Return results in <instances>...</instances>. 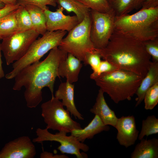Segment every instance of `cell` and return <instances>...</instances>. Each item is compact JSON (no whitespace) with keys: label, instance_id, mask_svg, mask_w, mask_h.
<instances>
[{"label":"cell","instance_id":"cell-34","mask_svg":"<svg viewBox=\"0 0 158 158\" xmlns=\"http://www.w3.org/2000/svg\"><path fill=\"white\" fill-rule=\"evenodd\" d=\"M41 158H68V157L64 154L54 155L51 153L46 151L43 152L40 155Z\"/></svg>","mask_w":158,"mask_h":158},{"label":"cell","instance_id":"cell-1","mask_svg":"<svg viewBox=\"0 0 158 158\" xmlns=\"http://www.w3.org/2000/svg\"><path fill=\"white\" fill-rule=\"evenodd\" d=\"M68 53L58 47L51 49L46 58L38 61L21 70L14 78L13 90L19 91L24 87V97L26 105L36 107L42 99V90L49 88L53 96L54 85L58 77L59 65L67 58Z\"/></svg>","mask_w":158,"mask_h":158},{"label":"cell","instance_id":"cell-25","mask_svg":"<svg viewBox=\"0 0 158 158\" xmlns=\"http://www.w3.org/2000/svg\"><path fill=\"white\" fill-rule=\"evenodd\" d=\"M158 133V119L154 115L148 116L142 120V128L138 138L140 140L146 136L156 134Z\"/></svg>","mask_w":158,"mask_h":158},{"label":"cell","instance_id":"cell-18","mask_svg":"<svg viewBox=\"0 0 158 158\" xmlns=\"http://www.w3.org/2000/svg\"><path fill=\"white\" fill-rule=\"evenodd\" d=\"M157 83L158 62L151 61L147 73L142 79L135 93L137 96L135 99V107L138 106L143 100L147 91Z\"/></svg>","mask_w":158,"mask_h":158},{"label":"cell","instance_id":"cell-36","mask_svg":"<svg viewBox=\"0 0 158 158\" xmlns=\"http://www.w3.org/2000/svg\"><path fill=\"white\" fill-rule=\"evenodd\" d=\"M0 1L5 5L15 4H17V0H0Z\"/></svg>","mask_w":158,"mask_h":158},{"label":"cell","instance_id":"cell-3","mask_svg":"<svg viewBox=\"0 0 158 158\" xmlns=\"http://www.w3.org/2000/svg\"><path fill=\"white\" fill-rule=\"evenodd\" d=\"M144 77L133 72L118 69L104 73L94 79L97 85L116 103L130 100Z\"/></svg>","mask_w":158,"mask_h":158},{"label":"cell","instance_id":"cell-13","mask_svg":"<svg viewBox=\"0 0 158 158\" xmlns=\"http://www.w3.org/2000/svg\"><path fill=\"white\" fill-rule=\"evenodd\" d=\"M115 128L117 130L116 138L120 145L128 148L134 144L138 138L139 131L137 129L133 115L118 118Z\"/></svg>","mask_w":158,"mask_h":158},{"label":"cell","instance_id":"cell-22","mask_svg":"<svg viewBox=\"0 0 158 158\" xmlns=\"http://www.w3.org/2000/svg\"><path fill=\"white\" fill-rule=\"evenodd\" d=\"M59 6L63 8L67 12L74 13L79 23L85 17L90 14V9L77 0H56Z\"/></svg>","mask_w":158,"mask_h":158},{"label":"cell","instance_id":"cell-20","mask_svg":"<svg viewBox=\"0 0 158 158\" xmlns=\"http://www.w3.org/2000/svg\"><path fill=\"white\" fill-rule=\"evenodd\" d=\"M145 0H107L115 16L126 14L134 10L141 8Z\"/></svg>","mask_w":158,"mask_h":158},{"label":"cell","instance_id":"cell-27","mask_svg":"<svg viewBox=\"0 0 158 158\" xmlns=\"http://www.w3.org/2000/svg\"><path fill=\"white\" fill-rule=\"evenodd\" d=\"M145 109H153L158 103V83L150 87L146 92L144 98Z\"/></svg>","mask_w":158,"mask_h":158},{"label":"cell","instance_id":"cell-19","mask_svg":"<svg viewBox=\"0 0 158 158\" xmlns=\"http://www.w3.org/2000/svg\"><path fill=\"white\" fill-rule=\"evenodd\" d=\"M135 146L131 154V158H158V139L143 138Z\"/></svg>","mask_w":158,"mask_h":158},{"label":"cell","instance_id":"cell-12","mask_svg":"<svg viewBox=\"0 0 158 158\" xmlns=\"http://www.w3.org/2000/svg\"><path fill=\"white\" fill-rule=\"evenodd\" d=\"M64 10L59 6L55 11H51L48 8L44 10L47 31L60 30L68 32L79 23L76 16L65 15L63 13Z\"/></svg>","mask_w":158,"mask_h":158},{"label":"cell","instance_id":"cell-33","mask_svg":"<svg viewBox=\"0 0 158 158\" xmlns=\"http://www.w3.org/2000/svg\"><path fill=\"white\" fill-rule=\"evenodd\" d=\"M158 7V0H145L141 9H148Z\"/></svg>","mask_w":158,"mask_h":158},{"label":"cell","instance_id":"cell-11","mask_svg":"<svg viewBox=\"0 0 158 158\" xmlns=\"http://www.w3.org/2000/svg\"><path fill=\"white\" fill-rule=\"evenodd\" d=\"M29 137H20L6 143L0 151V158H33L35 146Z\"/></svg>","mask_w":158,"mask_h":158},{"label":"cell","instance_id":"cell-15","mask_svg":"<svg viewBox=\"0 0 158 158\" xmlns=\"http://www.w3.org/2000/svg\"><path fill=\"white\" fill-rule=\"evenodd\" d=\"M81 61L72 54L68 53L66 59L59 65V77H65L66 81L71 84L77 82L82 67Z\"/></svg>","mask_w":158,"mask_h":158},{"label":"cell","instance_id":"cell-32","mask_svg":"<svg viewBox=\"0 0 158 158\" xmlns=\"http://www.w3.org/2000/svg\"><path fill=\"white\" fill-rule=\"evenodd\" d=\"M19 6L17 4L6 5L4 8L0 9V19L17 9Z\"/></svg>","mask_w":158,"mask_h":158},{"label":"cell","instance_id":"cell-30","mask_svg":"<svg viewBox=\"0 0 158 158\" xmlns=\"http://www.w3.org/2000/svg\"><path fill=\"white\" fill-rule=\"evenodd\" d=\"M101 58L100 55L95 49L94 51L86 54L83 62L85 65H90L94 72L98 68L101 61Z\"/></svg>","mask_w":158,"mask_h":158},{"label":"cell","instance_id":"cell-17","mask_svg":"<svg viewBox=\"0 0 158 158\" xmlns=\"http://www.w3.org/2000/svg\"><path fill=\"white\" fill-rule=\"evenodd\" d=\"M110 129L109 125H105L98 116L95 115L84 128L74 130L71 133L79 141L84 142L86 139H91L95 135L103 131H108Z\"/></svg>","mask_w":158,"mask_h":158},{"label":"cell","instance_id":"cell-24","mask_svg":"<svg viewBox=\"0 0 158 158\" xmlns=\"http://www.w3.org/2000/svg\"><path fill=\"white\" fill-rule=\"evenodd\" d=\"M17 29L16 32L32 29V23L29 13L23 6H20L16 14Z\"/></svg>","mask_w":158,"mask_h":158},{"label":"cell","instance_id":"cell-35","mask_svg":"<svg viewBox=\"0 0 158 158\" xmlns=\"http://www.w3.org/2000/svg\"><path fill=\"white\" fill-rule=\"evenodd\" d=\"M1 44L0 43V79L2 78L5 76L4 73L2 66L3 62L1 59Z\"/></svg>","mask_w":158,"mask_h":158},{"label":"cell","instance_id":"cell-38","mask_svg":"<svg viewBox=\"0 0 158 158\" xmlns=\"http://www.w3.org/2000/svg\"><path fill=\"white\" fill-rule=\"evenodd\" d=\"M0 40H2V38L0 36Z\"/></svg>","mask_w":158,"mask_h":158},{"label":"cell","instance_id":"cell-6","mask_svg":"<svg viewBox=\"0 0 158 158\" xmlns=\"http://www.w3.org/2000/svg\"><path fill=\"white\" fill-rule=\"evenodd\" d=\"M91 23L90 14L68 32L58 48L83 62L87 53L95 50L90 37Z\"/></svg>","mask_w":158,"mask_h":158},{"label":"cell","instance_id":"cell-37","mask_svg":"<svg viewBox=\"0 0 158 158\" xmlns=\"http://www.w3.org/2000/svg\"><path fill=\"white\" fill-rule=\"evenodd\" d=\"M5 5L4 3L0 1V9L4 8Z\"/></svg>","mask_w":158,"mask_h":158},{"label":"cell","instance_id":"cell-21","mask_svg":"<svg viewBox=\"0 0 158 158\" xmlns=\"http://www.w3.org/2000/svg\"><path fill=\"white\" fill-rule=\"evenodd\" d=\"M28 12L31 18L32 29L43 35L47 31L46 19L44 10L35 6L23 5Z\"/></svg>","mask_w":158,"mask_h":158},{"label":"cell","instance_id":"cell-31","mask_svg":"<svg viewBox=\"0 0 158 158\" xmlns=\"http://www.w3.org/2000/svg\"><path fill=\"white\" fill-rule=\"evenodd\" d=\"M119 69L109 61L104 60L101 61L97 70L90 75V78L94 80L101 74L110 72Z\"/></svg>","mask_w":158,"mask_h":158},{"label":"cell","instance_id":"cell-23","mask_svg":"<svg viewBox=\"0 0 158 158\" xmlns=\"http://www.w3.org/2000/svg\"><path fill=\"white\" fill-rule=\"evenodd\" d=\"M17 9L0 19V36L2 39L4 37L17 31L16 14Z\"/></svg>","mask_w":158,"mask_h":158},{"label":"cell","instance_id":"cell-14","mask_svg":"<svg viewBox=\"0 0 158 158\" xmlns=\"http://www.w3.org/2000/svg\"><path fill=\"white\" fill-rule=\"evenodd\" d=\"M74 86L66 81L62 83L56 91L55 97L62 100V103L71 116L76 119L83 120V115L78 111L75 106L74 100Z\"/></svg>","mask_w":158,"mask_h":158},{"label":"cell","instance_id":"cell-26","mask_svg":"<svg viewBox=\"0 0 158 158\" xmlns=\"http://www.w3.org/2000/svg\"><path fill=\"white\" fill-rule=\"evenodd\" d=\"M90 9L106 13L111 9L107 0H77Z\"/></svg>","mask_w":158,"mask_h":158},{"label":"cell","instance_id":"cell-7","mask_svg":"<svg viewBox=\"0 0 158 158\" xmlns=\"http://www.w3.org/2000/svg\"><path fill=\"white\" fill-rule=\"evenodd\" d=\"M41 116L48 129L67 133L75 129L82 128L80 124L71 118L62 102L54 96L41 105Z\"/></svg>","mask_w":158,"mask_h":158},{"label":"cell","instance_id":"cell-5","mask_svg":"<svg viewBox=\"0 0 158 158\" xmlns=\"http://www.w3.org/2000/svg\"><path fill=\"white\" fill-rule=\"evenodd\" d=\"M66 31H47L42 36L35 40L25 54L12 64L13 69L5 75L8 79L14 78L19 72L26 67L38 61L53 48L58 47L67 33Z\"/></svg>","mask_w":158,"mask_h":158},{"label":"cell","instance_id":"cell-29","mask_svg":"<svg viewBox=\"0 0 158 158\" xmlns=\"http://www.w3.org/2000/svg\"><path fill=\"white\" fill-rule=\"evenodd\" d=\"M143 42L146 51L152 57V62H158V37Z\"/></svg>","mask_w":158,"mask_h":158},{"label":"cell","instance_id":"cell-4","mask_svg":"<svg viewBox=\"0 0 158 158\" xmlns=\"http://www.w3.org/2000/svg\"><path fill=\"white\" fill-rule=\"evenodd\" d=\"M114 28L142 42L158 37V7L115 16Z\"/></svg>","mask_w":158,"mask_h":158},{"label":"cell","instance_id":"cell-16","mask_svg":"<svg viewBox=\"0 0 158 158\" xmlns=\"http://www.w3.org/2000/svg\"><path fill=\"white\" fill-rule=\"evenodd\" d=\"M104 93L100 89L96 102L90 111L91 113L98 116L105 125H110L115 128L118 118L114 111L107 104Z\"/></svg>","mask_w":158,"mask_h":158},{"label":"cell","instance_id":"cell-28","mask_svg":"<svg viewBox=\"0 0 158 158\" xmlns=\"http://www.w3.org/2000/svg\"><path fill=\"white\" fill-rule=\"evenodd\" d=\"M17 4L19 6L31 5L36 6L44 10L47 9V5L55 7L56 5V0H17Z\"/></svg>","mask_w":158,"mask_h":158},{"label":"cell","instance_id":"cell-8","mask_svg":"<svg viewBox=\"0 0 158 158\" xmlns=\"http://www.w3.org/2000/svg\"><path fill=\"white\" fill-rule=\"evenodd\" d=\"M39 35L31 29L16 32L4 37L1 47L6 64L9 65L22 58Z\"/></svg>","mask_w":158,"mask_h":158},{"label":"cell","instance_id":"cell-9","mask_svg":"<svg viewBox=\"0 0 158 158\" xmlns=\"http://www.w3.org/2000/svg\"><path fill=\"white\" fill-rule=\"evenodd\" d=\"M36 133L37 137L33 139V142L41 143L45 141L57 142L60 144L57 149L62 154L74 155L78 158L88 157L87 154L81 152L80 150L84 152H87L89 149L88 146L80 142L71 135L67 136V133L61 131L52 134L50 133L47 128H38Z\"/></svg>","mask_w":158,"mask_h":158},{"label":"cell","instance_id":"cell-10","mask_svg":"<svg viewBox=\"0 0 158 158\" xmlns=\"http://www.w3.org/2000/svg\"><path fill=\"white\" fill-rule=\"evenodd\" d=\"M90 37L94 47L101 49L107 45L114 29L115 15L112 10L106 13L90 9Z\"/></svg>","mask_w":158,"mask_h":158},{"label":"cell","instance_id":"cell-2","mask_svg":"<svg viewBox=\"0 0 158 158\" xmlns=\"http://www.w3.org/2000/svg\"><path fill=\"white\" fill-rule=\"evenodd\" d=\"M95 49L101 58L118 68L133 72L143 77L151 62V57L143 42L115 28L107 46Z\"/></svg>","mask_w":158,"mask_h":158}]
</instances>
